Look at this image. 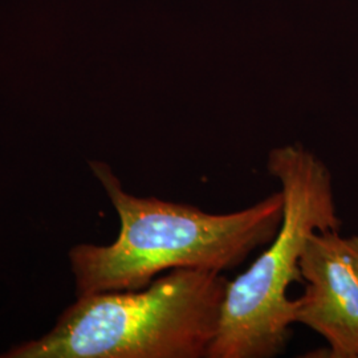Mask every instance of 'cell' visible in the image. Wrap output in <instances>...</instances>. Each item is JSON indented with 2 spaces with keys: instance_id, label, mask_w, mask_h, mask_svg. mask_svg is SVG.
Instances as JSON below:
<instances>
[{
  "instance_id": "6da1fadb",
  "label": "cell",
  "mask_w": 358,
  "mask_h": 358,
  "mask_svg": "<svg viewBox=\"0 0 358 358\" xmlns=\"http://www.w3.org/2000/svg\"><path fill=\"white\" fill-rule=\"evenodd\" d=\"M90 167L115 206L121 230L110 245L72 248L78 297L142 289L167 269L223 273L268 244L282 224V190L241 211L210 214L195 206L134 196L106 164Z\"/></svg>"
},
{
  "instance_id": "7a4b0ae2",
  "label": "cell",
  "mask_w": 358,
  "mask_h": 358,
  "mask_svg": "<svg viewBox=\"0 0 358 358\" xmlns=\"http://www.w3.org/2000/svg\"><path fill=\"white\" fill-rule=\"evenodd\" d=\"M229 282L222 272L176 268L142 289L81 296L51 332L1 357H207Z\"/></svg>"
},
{
  "instance_id": "3957f363",
  "label": "cell",
  "mask_w": 358,
  "mask_h": 358,
  "mask_svg": "<svg viewBox=\"0 0 358 358\" xmlns=\"http://www.w3.org/2000/svg\"><path fill=\"white\" fill-rule=\"evenodd\" d=\"M268 173L284 195L280 229L263 254L229 282L217 336L207 358H271L280 355L294 324V282H304L300 259L316 232L338 231L332 174L300 143L272 149Z\"/></svg>"
},
{
  "instance_id": "277c9868",
  "label": "cell",
  "mask_w": 358,
  "mask_h": 358,
  "mask_svg": "<svg viewBox=\"0 0 358 358\" xmlns=\"http://www.w3.org/2000/svg\"><path fill=\"white\" fill-rule=\"evenodd\" d=\"M306 291L294 300V322L319 333L328 357L358 358V276L338 231L313 234L300 259Z\"/></svg>"
},
{
  "instance_id": "5b68a950",
  "label": "cell",
  "mask_w": 358,
  "mask_h": 358,
  "mask_svg": "<svg viewBox=\"0 0 358 358\" xmlns=\"http://www.w3.org/2000/svg\"><path fill=\"white\" fill-rule=\"evenodd\" d=\"M345 239L348 252H349V256H350L353 268L356 271L358 276V235H353V236H349V238H345Z\"/></svg>"
}]
</instances>
